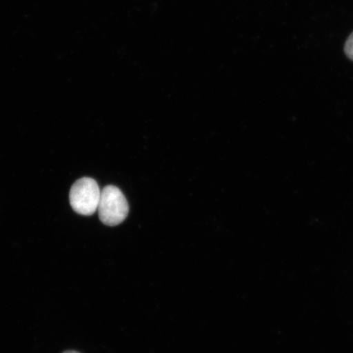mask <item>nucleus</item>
Returning <instances> with one entry per match:
<instances>
[{
  "label": "nucleus",
  "instance_id": "1",
  "mask_svg": "<svg viewBox=\"0 0 353 353\" xmlns=\"http://www.w3.org/2000/svg\"><path fill=\"white\" fill-rule=\"evenodd\" d=\"M98 210L101 222L107 226L114 227L126 219L130 208L121 190L114 186H108L101 192Z\"/></svg>",
  "mask_w": 353,
  "mask_h": 353
},
{
  "label": "nucleus",
  "instance_id": "2",
  "mask_svg": "<svg viewBox=\"0 0 353 353\" xmlns=\"http://www.w3.org/2000/svg\"><path fill=\"white\" fill-rule=\"evenodd\" d=\"M101 190L91 178H82L73 184L70 192V203L77 214L90 216L98 210Z\"/></svg>",
  "mask_w": 353,
  "mask_h": 353
},
{
  "label": "nucleus",
  "instance_id": "3",
  "mask_svg": "<svg viewBox=\"0 0 353 353\" xmlns=\"http://www.w3.org/2000/svg\"><path fill=\"white\" fill-rule=\"evenodd\" d=\"M344 52H345L348 59L353 61V32L347 39L345 46H344Z\"/></svg>",
  "mask_w": 353,
  "mask_h": 353
},
{
  "label": "nucleus",
  "instance_id": "4",
  "mask_svg": "<svg viewBox=\"0 0 353 353\" xmlns=\"http://www.w3.org/2000/svg\"><path fill=\"white\" fill-rule=\"evenodd\" d=\"M63 353H81V352H77V351H72V350H70V351H65V352H64Z\"/></svg>",
  "mask_w": 353,
  "mask_h": 353
}]
</instances>
